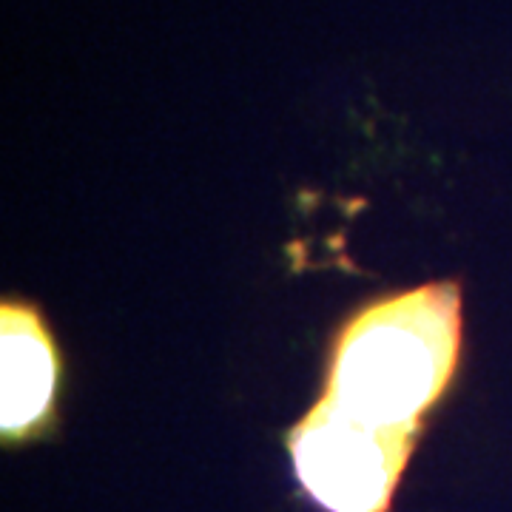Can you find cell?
Here are the masks:
<instances>
[{
    "mask_svg": "<svg viewBox=\"0 0 512 512\" xmlns=\"http://www.w3.org/2000/svg\"><path fill=\"white\" fill-rule=\"evenodd\" d=\"M55 376V348L37 313L23 305H3L0 413L6 436H23L49 413Z\"/></svg>",
    "mask_w": 512,
    "mask_h": 512,
    "instance_id": "cell-3",
    "label": "cell"
},
{
    "mask_svg": "<svg viewBox=\"0 0 512 512\" xmlns=\"http://www.w3.org/2000/svg\"><path fill=\"white\" fill-rule=\"evenodd\" d=\"M413 430L359 419L330 399L291 433L302 487L330 512H384L390 507Z\"/></svg>",
    "mask_w": 512,
    "mask_h": 512,
    "instance_id": "cell-2",
    "label": "cell"
},
{
    "mask_svg": "<svg viewBox=\"0 0 512 512\" xmlns=\"http://www.w3.org/2000/svg\"><path fill=\"white\" fill-rule=\"evenodd\" d=\"M461 345L456 285L393 296L339 339L328 399L359 419L413 430L450 382Z\"/></svg>",
    "mask_w": 512,
    "mask_h": 512,
    "instance_id": "cell-1",
    "label": "cell"
}]
</instances>
